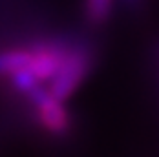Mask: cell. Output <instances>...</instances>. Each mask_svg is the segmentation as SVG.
<instances>
[{
    "label": "cell",
    "mask_w": 159,
    "mask_h": 157,
    "mask_svg": "<svg viewBox=\"0 0 159 157\" xmlns=\"http://www.w3.org/2000/svg\"><path fill=\"white\" fill-rule=\"evenodd\" d=\"M26 99L31 104L35 119L44 132L55 137H66L71 132L73 119L70 110L66 108V102L49 93L46 84L33 90L30 95H26Z\"/></svg>",
    "instance_id": "cell-2"
},
{
    "label": "cell",
    "mask_w": 159,
    "mask_h": 157,
    "mask_svg": "<svg viewBox=\"0 0 159 157\" xmlns=\"http://www.w3.org/2000/svg\"><path fill=\"white\" fill-rule=\"evenodd\" d=\"M31 61V49L28 46H13L0 49V77H9L20 70H26Z\"/></svg>",
    "instance_id": "cell-4"
},
{
    "label": "cell",
    "mask_w": 159,
    "mask_h": 157,
    "mask_svg": "<svg viewBox=\"0 0 159 157\" xmlns=\"http://www.w3.org/2000/svg\"><path fill=\"white\" fill-rule=\"evenodd\" d=\"M123 2H126V4H130V6H137L141 0H123Z\"/></svg>",
    "instance_id": "cell-6"
},
{
    "label": "cell",
    "mask_w": 159,
    "mask_h": 157,
    "mask_svg": "<svg viewBox=\"0 0 159 157\" xmlns=\"http://www.w3.org/2000/svg\"><path fill=\"white\" fill-rule=\"evenodd\" d=\"M115 0H84V18L90 26L101 28L111 18Z\"/></svg>",
    "instance_id": "cell-5"
},
{
    "label": "cell",
    "mask_w": 159,
    "mask_h": 157,
    "mask_svg": "<svg viewBox=\"0 0 159 157\" xmlns=\"http://www.w3.org/2000/svg\"><path fill=\"white\" fill-rule=\"evenodd\" d=\"M95 66V49L84 42H71L61 68L46 84L48 92L59 101L68 102L79 92Z\"/></svg>",
    "instance_id": "cell-1"
},
{
    "label": "cell",
    "mask_w": 159,
    "mask_h": 157,
    "mask_svg": "<svg viewBox=\"0 0 159 157\" xmlns=\"http://www.w3.org/2000/svg\"><path fill=\"white\" fill-rule=\"evenodd\" d=\"M71 40L68 38H42L30 44L31 61L26 68L40 84H48L61 68Z\"/></svg>",
    "instance_id": "cell-3"
}]
</instances>
